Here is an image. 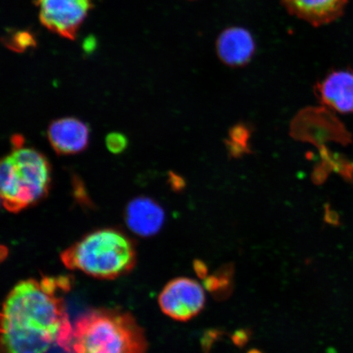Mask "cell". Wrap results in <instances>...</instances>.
<instances>
[{
	"instance_id": "cell-1",
	"label": "cell",
	"mask_w": 353,
	"mask_h": 353,
	"mask_svg": "<svg viewBox=\"0 0 353 353\" xmlns=\"http://www.w3.org/2000/svg\"><path fill=\"white\" fill-rule=\"evenodd\" d=\"M66 276L22 281L8 294L1 313V353H43L72 325L63 295Z\"/></svg>"
},
{
	"instance_id": "cell-2",
	"label": "cell",
	"mask_w": 353,
	"mask_h": 353,
	"mask_svg": "<svg viewBox=\"0 0 353 353\" xmlns=\"http://www.w3.org/2000/svg\"><path fill=\"white\" fill-rule=\"evenodd\" d=\"M74 353H147L144 331L130 313L117 309L87 312L73 328Z\"/></svg>"
},
{
	"instance_id": "cell-3",
	"label": "cell",
	"mask_w": 353,
	"mask_h": 353,
	"mask_svg": "<svg viewBox=\"0 0 353 353\" xmlns=\"http://www.w3.org/2000/svg\"><path fill=\"white\" fill-rule=\"evenodd\" d=\"M132 242L113 229L92 232L65 250V266L100 279H114L130 272L136 263Z\"/></svg>"
},
{
	"instance_id": "cell-4",
	"label": "cell",
	"mask_w": 353,
	"mask_h": 353,
	"mask_svg": "<svg viewBox=\"0 0 353 353\" xmlns=\"http://www.w3.org/2000/svg\"><path fill=\"white\" fill-rule=\"evenodd\" d=\"M51 181L50 165L41 152L22 145L13 147L3 159L0 172L1 199L8 211L17 213L47 196Z\"/></svg>"
},
{
	"instance_id": "cell-5",
	"label": "cell",
	"mask_w": 353,
	"mask_h": 353,
	"mask_svg": "<svg viewBox=\"0 0 353 353\" xmlns=\"http://www.w3.org/2000/svg\"><path fill=\"white\" fill-rule=\"evenodd\" d=\"M158 302L162 312L170 319L188 321L204 309L205 287L192 278H175L162 290Z\"/></svg>"
},
{
	"instance_id": "cell-6",
	"label": "cell",
	"mask_w": 353,
	"mask_h": 353,
	"mask_svg": "<svg viewBox=\"0 0 353 353\" xmlns=\"http://www.w3.org/2000/svg\"><path fill=\"white\" fill-rule=\"evenodd\" d=\"M39 20L60 37L74 39L92 7V0H37Z\"/></svg>"
},
{
	"instance_id": "cell-7",
	"label": "cell",
	"mask_w": 353,
	"mask_h": 353,
	"mask_svg": "<svg viewBox=\"0 0 353 353\" xmlns=\"http://www.w3.org/2000/svg\"><path fill=\"white\" fill-rule=\"evenodd\" d=\"M316 94L321 103L342 114H353V72L334 70L317 83Z\"/></svg>"
},
{
	"instance_id": "cell-8",
	"label": "cell",
	"mask_w": 353,
	"mask_h": 353,
	"mask_svg": "<svg viewBox=\"0 0 353 353\" xmlns=\"http://www.w3.org/2000/svg\"><path fill=\"white\" fill-rule=\"evenodd\" d=\"M90 128L77 118L59 119L48 128V138L59 154H74L85 151L90 141Z\"/></svg>"
},
{
	"instance_id": "cell-9",
	"label": "cell",
	"mask_w": 353,
	"mask_h": 353,
	"mask_svg": "<svg viewBox=\"0 0 353 353\" xmlns=\"http://www.w3.org/2000/svg\"><path fill=\"white\" fill-rule=\"evenodd\" d=\"M165 211L152 199L139 197L128 205L125 221L132 232L140 236H152L165 223Z\"/></svg>"
},
{
	"instance_id": "cell-10",
	"label": "cell",
	"mask_w": 353,
	"mask_h": 353,
	"mask_svg": "<svg viewBox=\"0 0 353 353\" xmlns=\"http://www.w3.org/2000/svg\"><path fill=\"white\" fill-rule=\"evenodd\" d=\"M216 47L220 59L231 66L246 65L255 52L252 35L248 30L241 28L225 30L219 35Z\"/></svg>"
},
{
	"instance_id": "cell-11",
	"label": "cell",
	"mask_w": 353,
	"mask_h": 353,
	"mask_svg": "<svg viewBox=\"0 0 353 353\" xmlns=\"http://www.w3.org/2000/svg\"><path fill=\"white\" fill-rule=\"evenodd\" d=\"M281 3L291 14L319 26L341 17L347 0H281Z\"/></svg>"
},
{
	"instance_id": "cell-12",
	"label": "cell",
	"mask_w": 353,
	"mask_h": 353,
	"mask_svg": "<svg viewBox=\"0 0 353 353\" xmlns=\"http://www.w3.org/2000/svg\"><path fill=\"white\" fill-rule=\"evenodd\" d=\"M234 267L232 264L224 265L215 272L219 279V290L213 295L215 299L224 300L232 293L234 285Z\"/></svg>"
},
{
	"instance_id": "cell-13",
	"label": "cell",
	"mask_w": 353,
	"mask_h": 353,
	"mask_svg": "<svg viewBox=\"0 0 353 353\" xmlns=\"http://www.w3.org/2000/svg\"><path fill=\"white\" fill-rule=\"evenodd\" d=\"M43 353H74L73 350V330H65L59 334L55 342Z\"/></svg>"
},
{
	"instance_id": "cell-14",
	"label": "cell",
	"mask_w": 353,
	"mask_h": 353,
	"mask_svg": "<svg viewBox=\"0 0 353 353\" xmlns=\"http://www.w3.org/2000/svg\"><path fill=\"white\" fill-rule=\"evenodd\" d=\"M105 143L110 152L119 154L125 151L128 145V141L125 136L119 132H112L108 135Z\"/></svg>"
},
{
	"instance_id": "cell-15",
	"label": "cell",
	"mask_w": 353,
	"mask_h": 353,
	"mask_svg": "<svg viewBox=\"0 0 353 353\" xmlns=\"http://www.w3.org/2000/svg\"><path fill=\"white\" fill-rule=\"evenodd\" d=\"M223 334V331L219 330L211 329L205 331L201 339L203 352L210 353L214 344L222 337Z\"/></svg>"
},
{
	"instance_id": "cell-16",
	"label": "cell",
	"mask_w": 353,
	"mask_h": 353,
	"mask_svg": "<svg viewBox=\"0 0 353 353\" xmlns=\"http://www.w3.org/2000/svg\"><path fill=\"white\" fill-rule=\"evenodd\" d=\"M12 39L10 46H12L13 50L17 51H23L26 48L33 46V38L29 34H17Z\"/></svg>"
},
{
	"instance_id": "cell-17",
	"label": "cell",
	"mask_w": 353,
	"mask_h": 353,
	"mask_svg": "<svg viewBox=\"0 0 353 353\" xmlns=\"http://www.w3.org/2000/svg\"><path fill=\"white\" fill-rule=\"evenodd\" d=\"M251 335H252V332L249 329L237 330L231 336L232 341L234 345L238 347H243L249 343Z\"/></svg>"
},
{
	"instance_id": "cell-18",
	"label": "cell",
	"mask_w": 353,
	"mask_h": 353,
	"mask_svg": "<svg viewBox=\"0 0 353 353\" xmlns=\"http://www.w3.org/2000/svg\"><path fill=\"white\" fill-rule=\"evenodd\" d=\"M194 271L201 279L205 280L209 276V268L206 263L202 260L196 259L193 263Z\"/></svg>"
},
{
	"instance_id": "cell-19",
	"label": "cell",
	"mask_w": 353,
	"mask_h": 353,
	"mask_svg": "<svg viewBox=\"0 0 353 353\" xmlns=\"http://www.w3.org/2000/svg\"><path fill=\"white\" fill-rule=\"evenodd\" d=\"M325 221L330 224L337 226L339 224V217L336 212L331 210L330 209H326L325 210Z\"/></svg>"
},
{
	"instance_id": "cell-20",
	"label": "cell",
	"mask_w": 353,
	"mask_h": 353,
	"mask_svg": "<svg viewBox=\"0 0 353 353\" xmlns=\"http://www.w3.org/2000/svg\"><path fill=\"white\" fill-rule=\"evenodd\" d=\"M247 353H263L262 351H260L259 350H256V348H253V350H250Z\"/></svg>"
},
{
	"instance_id": "cell-21",
	"label": "cell",
	"mask_w": 353,
	"mask_h": 353,
	"mask_svg": "<svg viewBox=\"0 0 353 353\" xmlns=\"http://www.w3.org/2000/svg\"><path fill=\"white\" fill-rule=\"evenodd\" d=\"M352 167H353V162L352 163Z\"/></svg>"
}]
</instances>
